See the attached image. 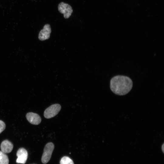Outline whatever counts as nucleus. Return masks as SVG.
I'll return each instance as SVG.
<instances>
[{"label":"nucleus","instance_id":"obj_5","mask_svg":"<svg viewBox=\"0 0 164 164\" xmlns=\"http://www.w3.org/2000/svg\"><path fill=\"white\" fill-rule=\"evenodd\" d=\"M16 155L17 158L16 162L18 163L25 164L28 157V153L26 150L24 148H19L18 150Z\"/></svg>","mask_w":164,"mask_h":164},{"label":"nucleus","instance_id":"obj_3","mask_svg":"<svg viewBox=\"0 0 164 164\" xmlns=\"http://www.w3.org/2000/svg\"><path fill=\"white\" fill-rule=\"evenodd\" d=\"M61 109V106L60 104H52L45 110L44 113V117L47 119L53 118L58 114Z\"/></svg>","mask_w":164,"mask_h":164},{"label":"nucleus","instance_id":"obj_1","mask_svg":"<svg viewBox=\"0 0 164 164\" xmlns=\"http://www.w3.org/2000/svg\"><path fill=\"white\" fill-rule=\"evenodd\" d=\"M133 83L128 77L117 75L110 80V88L111 91L118 95H124L128 93L132 89Z\"/></svg>","mask_w":164,"mask_h":164},{"label":"nucleus","instance_id":"obj_10","mask_svg":"<svg viewBox=\"0 0 164 164\" xmlns=\"http://www.w3.org/2000/svg\"><path fill=\"white\" fill-rule=\"evenodd\" d=\"M60 164H74L73 160L68 156H64L60 161Z\"/></svg>","mask_w":164,"mask_h":164},{"label":"nucleus","instance_id":"obj_11","mask_svg":"<svg viewBox=\"0 0 164 164\" xmlns=\"http://www.w3.org/2000/svg\"><path fill=\"white\" fill-rule=\"evenodd\" d=\"M5 123L3 121L0 120V134L5 129Z\"/></svg>","mask_w":164,"mask_h":164},{"label":"nucleus","instance_id":"obj_2","mask_svg":"<svg viewBox=\"0 0 164 164\" xmlns=\"http://www.w3.org/2000/svg\"><path fill=\"white\" fill-rule=\"evenodd\" d=\"M54 148V144L51 142L47 143L45 145L41 158L43 163L46 164L50 160Z\"/></svg>","mask_w":164,"mask_h":164},{"label":"nucleus","instance_id":"obj_7","mask_svg":"<svg viewBox=\"0 0 164 164\" xmlns=\"http://www.w3.org/2000/svg\"><path fill=\"white\" fill-rule=\"evenodd\" d=\"M26 117L29 123L34 125H38L41 121L40 117L38 114L32 112L27 113Z\"/></svg>","mask_w":164,"mask_h":164},{"label":"nucleus","instance_id":"obj_9","mask_svg":"<svg viewBox=\"0 0 164 164\" xmlns=\"http://www.w3.org/2000/svg\"><path fill=\"white\" fill-rule=\"evenodd\" d=\"M9 159L7 155L0 151V164H9Z\"/></svg>","mask_w":164,"mask_h":164},{"label":"nucleus","instance_id":"obj_8","mask_svg":"<svg viewBox=\"0 0 164 164\" xmlns=\"http://www.w3.org/2000/svg\"><path fill=\"white\" fill-rule=\"evenodd\" d=\"M1 151L3 152L9 153L10 152L13 148L12 144L7 140H4L2 142L0 146Z\"/></svg>","mask_w":164,"mask_h":164},{"label":"nucleus","instance_id":"obj_6","mask_svg":"<svg viewBox=\"0 0 164 164\" xmlns=\"http://www.w3.org/2000/svg\"><path fill=\"white\" fill-rule=\"evenodd\" d=\"M51 32V29L50 25L46 24L44 25L43 29L39 32L38 36L39 39L43 41L48 39Z\"/></svg>","mask_w":164,"mask_h":164},{"label":"nucleus","instance_id":"obj_4","mask_svg":"<svg viewBox=\"0 0 164 164\" xmlns=\"http://www.w3.org/2000/svg\"><path fill=\"white\" fill-rule=\"evenodd\" d=\"M59 11L63 14L64 17L65 19L69 18L73 12L71 7L69 4L61 2L58 6Z\"/></svg>","mask_w":164,"mask_h":164},{"label":"nucleus","instance_id":"obj_12","mask_svg":"<svg viewBox=\"0 0 164 164\" xmlns=\"http://www.w3.org/2000/svg\"><path fill=\"white\" fill-rule=\"evenodd\" d=\"M164 144H162V151L163 153H164Z\"/></svg>","mask_w":164,"mask_h":164}]
</instances>
